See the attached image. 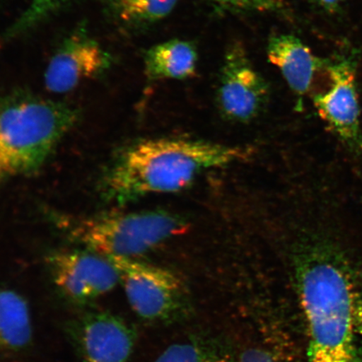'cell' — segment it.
I'll list each match as a JSON object with an SVG mask.
<instances>
[{
    "label": "cell",
    "instance_id": "9c48e42d",
    "mask_svg": "<svg viewBox=\"0 0 362 362\" xmlns=\"http://www.w3.org/2000/svg\"><path fill=\"white\" fill-rule=\"evenodd\" d=\"M71 329L83 362H128L134 334L119 316L90 311L76 320Z\"/></svg>",
    "mask_w": 362,
    "mask_h": 362
},
{
    "label": "cell",
    "instance_id": "52a82bcc",
    "mask_svg": "<svg viewBox=\"0 0 362 362\" xmlns=\"http://www.w3.org/2000/svg\"><path fill=\"white\" fill-rule=\"evenodd\" d=\"M45 262L59 291L76 304L87 305L112 291L119 282L112 262L88 250L55 251Z\"/></svg>",
    "mask_w": 362,
    "mask_h": 362
},
{
    "label": "cell",
    "instance_id": "2e32d148",
    "mask_svg": "<svg viewBox=\"0 0 362 362\" xmlns=\"http://www.w3.org/2000/svg\"><path fill=\"white\" fill-rule=\"evenodd\" d=\"M71 0H31L27 10L11 27L8 34H18L37 24Z\"/></svg>",
    "mask_w": 362,
    "mask_h": 362
},
{
    "label": "cell",
    "instance_id": "5b68a950",
    "mask_svg": "<svg viewBox=\"0 0 362 362\" xmlns=\"http://www.w3.org/2000/svg\"><path fill=\"white\" fill-rule=\"evenodd\" d=\"M119 274L131 308L143 319L165 318L180 305L183 296L180 280L169 270L134 257H107Z\"/></svg>",
    "mask_w": 362,
    "mask_h": 362
},
{
    "label": "cell",
    "instance_id": "3957f363",
    "mask_svg": "<svg viewBox=\"0 0 362 362\" xmlns=\"http://www.w3.org/2000/svg\"><path fill=\"white\" fill-rule=\"evenodd\" d=\"M79 120L66 103L21 92L0 98V187L42 169Z\"/></svg>",
    "mask_w": 362,
    "mask_h": 362
},
{
    "label": "cell",
    "instance_id": "e0dca14e",
    "mask_svg": "<svg viewBox=\"0 0 362 362\" xmlns=\"http://www.w3.org/2000/svg\"><path fill=\"white\" fill-rule=\"evenodd\" d=\"M221 11L235 13H269L279 10L278 0H208Z\"/></svg>",
    "mask_w": 362,
    "mask_h": 362
},
{
    "label": "cell",
    "instance_id": "8992f818",
    "mask_svg": "<svg viewBox=\"0 0 362 362\" xmlns=\"http://www.w3.org/2000/svg\"><path fill=\"white\" fill-rule=\"evenodd\" d=\"M270 88L248 58L241 45L226 52L221 66L216 99L221 113L232 121L248 122L259 116L268 103Z\"/></svg>",
    "mask_w": 362,
    "mask_h": 362
},
{
    "label": "cell",
    "instance_id": "5bb4252c",
    "mask_svg": "<svg viewBox=\"0 0 362 362\" xmlns=\"http://www.w3.org/2000/svg\"><path fill=\"white\" fill-rule=\"evenodd\" d=\"M179 0H111L117 18L127 24L148 25L165 19Z\"/></svg>",
    "mask_w": 362,
    "mask_h": 362
},
{
    "label": "cell",
    "instance_id": "d6986e66",
    "mask_svg": "<svg viewBox=\"0 0 362 362\" xmlns=\"http://www.w3.org/2000/svg\"><path fill=\"white\" fill-rule=\"evenodd\" d=\"M308 1L324 8L325 11L333 12L336 11L341 6L342 0H308Z\"/></svg>",
    "mask_w": 362,
    "mask_h": 362
},
{
    "label": "cell",
    "instance_id": "8fae6325",
    "mask_svg": "<svg viewBox=\"0 0 362 362\" xmlns=\"http://www.w3.org/2000/svg\"><path fill=\"white\" fill-rule=\"evenodd\" d=\"M267 56L301 103L324 62L301 40L288 34L272 35L267 47Z\"/></svg>",
    "mask_w": 362,
    "mask_h": 362
},
{
    "label": "cell",
    "instance_id": "9a60e30c",
    "mask_svg": "<svg viewBox=\"0 0 362 362\" xmlns=\"http://www.w3.org/2000/svg\"><path fill=\"white\" fill-rule=\"evenodd\" d=\"M156 362H226L214 351L192 343L175 344L158 356Z\"/></svg>",
    "mask_w": 362,
    "mask_h": 362
},
{
    "label": "cell",
    "instance_id": "6da1fadb",
    "mask_svg": "<svg viewBox=\"0 0 362 362\" xmlns=\"http://www.w3.org/2000/svg\"><path fill=\"white\" fill-rule=\"evenodd\" d=\"M336 233L313 229L298 244L296 270L310 334V362H357L351 268Z\"/></svg>",
    "mask_w": 362,
    "mask_h": 362
},
{
    "label": "cell",
    "instance_id": "7a4b0ae2",
    "mask_svg": "<svg viewBox=\"0 0 362 362\" xmlns=\"http://www.w3.org/2000/svg\"><path fill=\"white\" fill-rule=\"evenodd\" d=\"M245 149L182 139L143 140L120 149L99 180L104 201L123 204L180 191L207 170L242 160Z\"/></svg>",
    "mask_w": 362,
    "mask_h": 362
},
{
    "label": "cell",
    "instance_id": "30bf717a",
    "mask_svg": "<svg viewBox=\"0 0 362 362\" xmlns=\"http://www.w3.org/2000/svg\"><path fill=\"white\" fill-rule=\"evenodd\" d=\"M112 64V57L96 40L85 34L68 38L45 72V88L54 93L71 92L86 80L96 78Z\"/></svg>",
    "mask_w": 362,
    "mask_h": 362
},
{
    "label": "cell",
    "instance_id": "4fadbf2b",
    "mask_svg": "<svg viewBox=\"0 0 362 362\" xmlns=\"http://www.w3.org/2000/svg\"><path fill=\"white\" fill-rule=\"evenodd\" d=\"M33 341L30 308L25 298L11 289L0 288V354H15Z\"/></svg>",
    "mask_w": 362,
    "mask_h": 362
},
{
    "label": "cell",
    "instance_id": "277c9868",
    "mask_svg": "<svg viewBox=\"0 0 362 362\" xmlns=\"http://www.w3.org/2000/svg\"><path fill=\"white\" fill-rule=\"evenodd\" d=\"M45 214L68 240L106 257L134 259L187 230L180 216L163 211L83 216L47 210Z\"/></svg>",
    "mask_w": 362,
    "mask_h": 362
},
{
    "label": "cell",
    "instance_id": "ba28073f",
    "mask_svg": "<svg viewBox=\"0 0 362 362\" xmlns=\"http://www.w3.org/2000/svg\"><path fill=\"white\" fill-rule=\"evenodd\" d=\"M327 70L330 88L315 97L316 110L344 146L361 153L362 132L355 66L348 59H342L328 66Z\"/></svg>",
    "mask_w": 362,
    "mask_h": 362
},
{
    "label": "cell",
    "instance_id": "7c38bea8",
    "mask_svg": "<svg viewBox=\"0 0 362 362\" xmlns=\"http://www.w3.org/2000/svg\"><path fill=\"white\" fill-rule=\"evenodd\" d=\"M198 52L192 42L173 39L153 45L144 57L148 79L184 80L196 74Z\"/></svg>",
    "mask_w": 362,
    "mask_h": 362
},
{
    "label": "cell",
    "instance_id": "ffe728a7",
    "mask_svg": "<svg viewBox=\"0 0 362 362\" xmlns=\"http://www.w3.org/2000/svg\"><path fill=\"white\" fill-rule=\"evenodd\" d=\"M356 327L362 337V304L357 307Z\"/></svg>",
    "mask_w": 362,
    "mask_h": 362
},
{
    "label": "cell",
    "instance_id": "ac0fdd59",
    "mask_svg": "<svg viewBox=\"0 0 362 362\" xmlns=\"http://www.w3.org/2000/svg\"><path fill=\"white\" fill-rule=\"evenodd\" d=\"M239 362H284L273 353L262 349H250L244 352Z\"/></svg>",
    "mask_w": 362,
    "mask_h": 362
}]
</instances>
